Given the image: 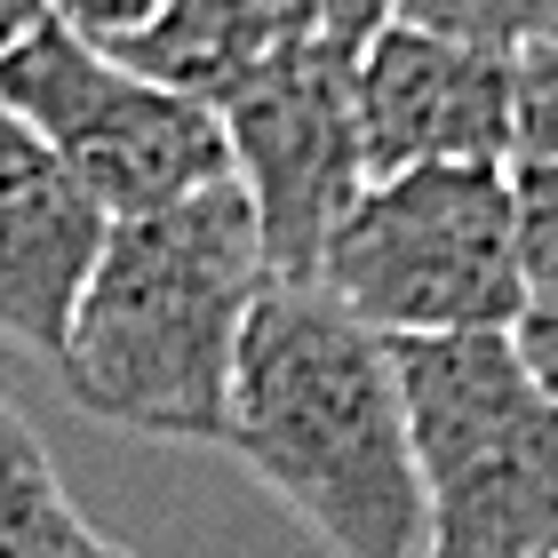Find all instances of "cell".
I'll return each mask as SVG.
<instances>
[{
    "label": "cell",
    "instance_id": "1",
    "mask_svg": "<svg viewBox=\"0 0 558 558\" xmlns=\"http://www.w3.org/2000/svg\"><path fill=\"white\" fill-rule=\"evenodd\" d=\"M223 447L336 558H423V478L399 360L312 279H271L247 312Z\"/></svg>",
    "mask_w": 558,
    "mask_h": 558
},
{
    "label": "cell",
    "instance_id": "2",
    "mask_svg": "<svg viewBox=\"0 0 558 558\" xmlns=\"http://www.w3.org/2000/svg\"><path fill=\"white\" fill-rule=\"evenodd\" d=\"M264 288L271 264L256 208L223 175L192 199L112 223L48 367L96 423H120L136 439L223 447L232 351Z\"/></svg>",
    "mask_w": 558,
    "mask_h": 558
},
{
    "label": "cell",
    "instance_id": "3",
    "mask_svg": "<svg viewBox=\"0 0 558 558\" xmlns=\"http://www.w3.org/2000/svg\"><path fill=\"white\" fill-rule=\"evenodd\" d=\"M423 478V558H558V408L511 336L391 343Z\"/></svg>",
    "mask_w": 558,
    "mask_h": 558
},
{
    "label": "cell",
    "instance_id": "4",
    "mask_svg": "<svg viewBox=\"0 0 558 558\" xmlns=\"http://www.w3.org/2000/svg\"><path fill=\"white\" fill-rule=\"evenodd\" d=\"M312 288L384 343L511 336L519 319V192L511 168L367 175L327 232Z\"/></svg>",
    "mask_w": 558,
    "mask_h": 558
},
{
    "label": "cell",
    "instance_id": "5",
    "mask_svg": "<svg viewBox=\"0 0 558 558\" xmlns=\"http://www.w3.org/2000/svg\"><path fill=\"white\" fill-rule=\"evenodd\" d=\"M0 112L57 151L112 223L232 175L223 120L208 105L136 81L129 64L72 40L33 0H0Z\"/></svg>",
    "mask_w": 558,
    "mask_h": 558
},
{
    "label": "cell",
    "instance_id": "6",
    "mask_svg": "<svg viewBox=\"0 0 558 558\" xmlns=\"http://www.w3.org/2000/svg\"><path fill=\"white\" fill-rule=\"evenodd\" d=\"M232 184L256 208L271 279H312L327 232L367 184L360 120H351V57L336 40H288L216 105Z\"/></svg>",
    "mask_w": 558,
    "mask_h": 558
},
{
    "label": "cell",
    "instance_id": "7",
    "mask_svg": "<svg viewBox=\"0 0 558 558\" xmlns=\"http://www.w3.org/2000/svg\"><path fill=\"white\" fill-rule=\"evenodd\" d=\"M511 57L415 33V24H384L351 57V120H360L367 175L511 168Z\"/></svg>",
    "mask_w": 558,
    "mask_h": 558
},
{
    "label": "cell",
    "instance_id": "8",
    "mask_svg": "<svg viewBox=\"0 0 558 558\" xmlns=\"http://www.w3.org/2000/svg\"><path fill=\"white\" fill-rule=\"evenodd\" d=\"M112 216L81 192L57 151L0 112V336L57 360Z\"/></svg>",
    "mask_w": 558,
    "mask_h": 558
},
{
    "label": "cell",
    "instance_id": "9",
    "mask_svg": "<svg viewBox=\"0 0 558 558\" xmlns=\"http://www.w3.org/2000/svg\"><path fill=\"white\" fill-rule=\"evenodd\" d=\"M271 48L279 40L247 16V0H168L129 48H112V64H129L136 81L175 88V96H192V105L216 112Z\"/></svg>",
    "mask_w": 558,
    "mask_h": 558
},
{
    "label": "cell",
    "instance_id": "10",
    "mask_svg": "<svg viewBox=\"0 0 558 558\" xmlns=\"http://www.w3.org/2000/svg\"><path fill=\"white\" fill-rule=\"evenodd\" d=\"M0 558H120L64 495L40 430L0 399Z\"/></svg>",
    "mask_w": 558,
    "mask_h": 558
},
{
    "label": "cell",
    "instance_id": "11",
    "mask_svg": "<svg viewBox=\"0 0 558 558\" xmlns=\"http://www.w3.org/2000/svg\"><path fill=\"white\" fill-rule=\"evenodd\" d=\"M519 192V319L511 351L558 408V168H511Z\"/></svg>",
    "mask_w": 558,
    "mask_h": 558
},
{
    "label": "cell",
    "instance_id": "12",
    "mask_svg": "<svg viewBox=\"0 0 558 558\" xmlns=\"http://www.w3.org/2000/svg\"><path fill=\"white\" fill-rule=\"evenodd\" d=\"M558 0H391V24H415V33H447L471 48H526L535 33H550Z\"/></svg>",
    "mask_w": 558,
    "mask_h": 558
},
{
    "label": "cell",
    "instance_id": "13",
    "mask_svg": "<svg viewBox=\"0 0 558 558\" xmlns=\"http://www.w3.org/2000/svg\"><path fill=\"white\" fill-rule=\"evenodd\" d=\"M511 168H558V33L511 57Z\"/></svg>",
    "mask_w": 558,
    "mask_h": 558
},
{
    "label": "cell",
    "instance_id": "14",
    "mask_svg": "<svg viewBox=\"0 0 558 558\" xmlns=\"http://www.w3.org/2000/svg\"><path fill=\"white\" fill-rule=\"evenodd\" d=\"M33 9L57 16L72 40H88V48H105V57H112V48H129L144 24L168 9V0H33Z\"/></svg>",
    "mask_w": 558,
    "mask_h": 558
},
{
    "label": "cell",
    "instance_id": "15",
    "mask_svg": "<svg viewBox=\"0 0 558 558\" xmlns=\"http://www.w3.org/2000/svg\"><path fill=\"white\" fill-rule=\"evenodd\" d=\"M384 24H391V0H319V40H336L343 57H360Z\"/></svg>",
    "mask_w": 558,
    "mask_h": 558
},
{
    "label": "cell",
    "instance_id": "16",
    "mask_svg": "<svg viewBox=\"0 0 558 558\" xmlns=\"http://www.w3.org/2000/svg\"><path fill=\"white\" fill-rule=\"evenodd\" d=\"M247 16L288 48V40H319V0H247Z\"/></svg>",
    "mask_w": 558,
    "mask_h": 558
},
{
    "label": "cell",
    "instance_id": "17",
    "mask_svg": "<svg viewBox=\"0 0 558 558\" xmlns=\"http://www.w3.org/2000/svg\"><path fill=\"white\" fill-rule=\"evenodd\" d=\"M550 33H558V16H550Z\"/></svg>",
    "mask_w": 558,
    "mask_h": 558
},
{
    "label": "cell",
    "instance_id": "18",
    "mask_svg": "<svg viewBox=\"0 0 558 558\" xmlns=\"http://www.w3.org/2000/svg\"><path fill=\"white\" fill-rule=\"evenodd\" d=\"M120 558H136V550H120Z\"/></svg>",
    "mask_w": 558,
    "mask_h": 558
}]
</instances>
